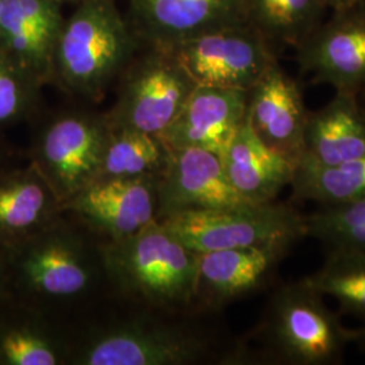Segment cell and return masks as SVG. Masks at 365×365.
Instances as JSON below:
<instances>
[{"instance_id":"3957f363","label":"cell","mask_w":365,"mask_h":365,"mask_svg":"<svg viewBox=\"0 0 365 365\" xmlns=\"http://www.w3.org/2000/svg\"><path fill=\"white\" fill-rule=\"evenodd\" d=\"M111 298L161 312H194L197 253L161 223L103 241ZM197 312V310H196Z\"/></svg>"},{"instance_id":"83f0119b","label":"cell","mask_w":365,"mask_h":365,"mask_svg":"<svg viewBox=\"0 0 365 365\" xmlns=\"http://www.w3.org/2000/svg\"><path fill=\"white\" fill-rule=\"evenodd\" d=\"M351 331V344H356L363 352H365V322L361 327L349 329Z\"/></svg>"},{"instance_id":"5bb4252c","label":"cell","mask_w":365,"mask_h":365,"mask_svg":"<svg viewBox=\"0 0 365 365\" xmlns=\"http://www.w3.org/2000/svg\"><path fill=\"white\" fill-rule=\"evenodd\" d=\"M130 15L137 37L164 51L211 30L248 24L244 0H130Z\"/></svg>"},{"instance_id":"d6a6232c","label":"cell","mask_w":365,"mask_h":365,"mask_svg":"<svg viewBox=\"0 0 365 365\" xmlns=\"http://www.w3.org/2000/svg\"><path fill=\"white\" fill-rule=\"evenodd\" d=\"M58 3H63V1H78V3H86V1H90V0H57Z\"/></svg>"},{"instance_id":"4dcf8cb0","label":"cell","mask_w":365,"mask_h":365,"mask_svg":"<svg viewBox=\"0 0 365 365\" xmlns=\"http://www.w3.org/2000/svg\"><path fill=\"white\" fill-rule=\"evenodd\" d=\"M356 95H357L359 105H360V108H361V111H363V114H364L365 117V87L364 88H361L360 91L356 92Z\"/></svg>"},{"instance_id":"52a82bcc","label":"cell","mask_w":365,"mask_h":365,"mask_svg":"<svg viewBox=\"0 0 365 365\" xmlns=\"http://www.w3.org/2000/svg\"><path fill=\"white\" fill-rule=\"evenodd\" d=\"M197 86L172 53L153 48L119 76L117 102L103 114L110 130L160 135Z\"/></svg>"},{"instance_id":"603a6c76","label":"cell","mask_w":365,"mask_h":365,"mask_svg":"<svg viewBox=\"0 0 365 365\" xmlns=\"http://www.w3.org/2000/svg\"><path fill=\"white\" fill-rule=\"evenodd\" d=\"M170 158V148L158 135L110 130L98 179H160Z\"/></svg>"},{"instance_id":"d6986e66","label":"cell","mask_w":365,"mask_h":365,"mask_svg":"<svg viewBox=\"0 0 365 365\" xmlns=\"http://www.w3.org/2000/svg\"><path fill=\"white\" fill-rule=\"evenodd\" d=\"M221 158L227 180L248 203L276 200L291 185L297 165L264 144L247 119Z\"/></svg>"},{"instance_id":"f546056e","label":"cell","mask_w":365,"mask_h":365,"mask_svg":"<svg viewBox=\"0 0 365 365\" xmlns=\"http://www.w3.org/2000/svg\"><path fill=\"white\" fill-rule=\"evenodd\" d=\"M10 164H11V153L7 150L4 145L0 144V170L6 168Z\"/></svg>"},{"instance_id":"30bf717a","label":"cell","mask_w":365,"mask_h":365,"mask_svg":"<svg viewBox=\"0 0 365 365\" xmlns=\"http://www.w3.org/2000/svg\"><path fill=\"white\" fill-rule=\"evenodd\" d=\"M295 58L313 83L357 92L365 87V0L331 11L299 46Z\"/></svg>"},{"instance_id":"4316f807","label":"cell","mask_w":365,"mask_h":365,"mask_svg":"<svg viewBox=\"0 0 365 365\" xmlns=\"http://www.w3.org/2000/svg\"><path fill=\"white\" fill-rule=\"evenodd\" d=\"M11 299H13V297H11V291L9 286L6 265H4V260H3V256L0 252V310Z\"/></svg>"},{"instance_id":"5b68a950","label":"cell","mask_w":365,"mask_h":365,"mask_svg":"<svg viewBox=\"0 0 365 365\" xmlns=\"http://www.w3.org/2000/svg\"><path fill=\"white\" fill-rule=\"evenodd\" d=\"M138 37L113 0L81 3L56 42L52 78L64 91L99 102L134 60Z\"/></svg>"},{"instance_id":"f1b7e54d","label":"cell","mask_w":365,"mask_h":365,"mask_svg":"<svg viewBox=\"0 0 365 365\" xmlns=\"http://www.w3.org/2000/svg\"><path fill=\"white\" fill-rule=\"evenodd\" d=\"M357 0H324V3L327 4V9L330 11H336L339 9H344L346 6H351L353 3H356Z\"/></svg>"},{"instance_id":"7402d4cb","label":"cell","mask_w":365,"mask_h":365,"mask_svg":"<svg viewBox=\"0 0 365 365\" xmlns=\"http://www.w3.org/2000/svg\"><path fill=\"white\" fill-rule=\"evenodd\" d=\"M289 187L295 199L321 206L361 199L365 197V157L327 165L303 155Z\"/></svg>"},{"instance_id":"7c38bea8","label":"cell","mask_w":365,"mask_h":365,"mask_svg":"<svg viewBox=\"0 0 365 365\" xmlns=\"http://www.w3.org/2000/svg\"><path fill=\"white\" fill-rule=\"evenodd\" d=\"M157 185L158 179H98L63 210L102 241H117L158 222Z\"/></svg>"},{"instance_id":"4fadbf2b","label":"cell","mask_w":365,"mask_h":365,"mask_svg":"<svg viewBox=\"0 0 365 365\" xmlns=\"http://www.w3.org/2000/svg\"><path fill=\"white\" fill-rule=\"evenodd\" d=\"M310 111L298 81L276 60L248 90L247 120L261 141L295 164L304 153Z\"/></svg>"},{"instance_id":"484cf974","label":"cell","mask_w":365,"mask_h":365,"mask_svg":"<svg viewBox=\"0 0 365 365\" xmlns=\"http://www.w3.org/2000/svg\"><path fill=\"white\" fill-rule=\"evenodd\" d=\"M43 83L0 51V128L31 117Z\"/></svg>"},{"instance_id":"e0dca14e","label":"cell","mask_w":365,"mask_h":365,"mask_svg":"<svg viewBox=\"0 0 365 365\" xmlns=\"http://www.w3.org/2000/svg\"><path fill=\"white\" fill-rule=\"evenodd\" d=\"M72 325L11 299L0 310V365H71Z\"/></svg>"},{"instance_id":"ba28073f","label":"cell","mask_w":365,"mask_h":365,"mask_svg":"<svg viewBox=\"0 0 365 365\" xmlns=\"http://www.w3.org/2000/svg\"><path fill=\"white\" fill-rule=\"evenodd\" d=\"M108 134L105 115L68 111L36 130L27 157L64 203L99 178Z\"/></svg>"},{"instance_id":"d4e9b609","label":"cell","mask_w":365,"mask_h":365,"mask_svg":"<svg viewBox=\"0 0 365 365\" xmlns=\"http://www.w3.org/2000/svg\"><path fill=\"white\" fill-rule=\"evenodd\" d=\"M306 237L329 249L359 250L365 253V197L321 206L304 215Z\"/></svg>"},{"instance_id":"8992f818","label":"cell","mask_w":365,"mask_h":365,"mask_svg":"<svg viewBox=\"0 0 365 365\" xmlns=\"http://www.w3.org/2000/svg\"><path fill=\"white\" fill-rule=\"evenodd\" d=\"M161 223L195 253L274 242L298 244L306 237L304 215L274 200L188 211Z\"/></svg>"},{"instance_id":"6da1fadb","label":"cell","mask_w":365,"mask_h":365,"mask_svg":"<svg viewBox=\"0 0 365 365\" xmlns=\"http://www.w3.org/2000/svg\"><path fill=\"white\" fill-rule=\"evenodd\" d=\"M72 324L71 365L250 364L244 339H222L202 312H161L118 302Z\"/></svg>"},{"instance_id":"ffe728a7","label":"cell","mask_w":365,"mask_h":365,"mask_svg":"<svg viewBox=\"0 0 365 365\" xmlns=\"http://www.w3.org/2000/svg\"><path fill=\"white\" fill-rule=\"evenodd\" d=\"M303 155L327 165L365 157V117L356 92L336 90L327 105L310 113Z\"/></svg>"},{"instance_id":"1f68e13d","label":"cell","mask_w":365,"mask_h":365,"mask_svg":"<svg viewBox=\"0 0 365 365\" xmlns=\"http://www.w3.org/2000/svg\"><path fill=\"white\" fill-rule=\"evenodd\" d=\"M3 7H4V0H0V24H1V16H3Z\"/></svg>"},{"instance_id":"9a60e30c","label":"cell","mask_w":365,"mask_h":365,"mask_svg":"<svg viewBox=\"0 0 365 365\" xmlns=\"http://www.w3.org/2000/svg\"><path fill=\"white\" fill-rule=\"evenodd\" d=\"M158 222L199 210L248 203L227 180L222 158L203 149L170 150L167 170L160 176Z\"/></svg>"},{"instance_id":"8fae6325","label":"cell","mask_w":365,"mask_h":365,"mask_svg":"<svg viewBox=\"0 0 365 365\" xmlns=\"http://www.w3.org/2000/svg\"><path fill=\"white\" fill-rule=\"evenodd\" d=\"M297 244L274 242L197 253L195 309L221 312L227 304L268 287Z\"/></svg>"},{"instance_id":"277c9868","label":"cell","mask_w":365,"mask_h":365,"mask_svg":"<svg viewBox=\"0 0 365 365\" xmlns=\"http://www.w3.org/2000/svg\"><path fill=\"white\" fill-rule=\"evenodd\" d=\"M249 339L256 364L337 365L351 331L303 277L274 288Z\"/></svg>"},{"instance_id":"9c48e42d","label":"cell","mask_w":365,"mask_h":365,"mask_svg":"<svg viewBox=\"0 0 365 365\" xmlns=\"http://www.w3.org/2000/svg\"><path fill=\"white\" fill-rule=\"evenodd\" d=\"M168 52L197 86L250 90L277 60L274 46L249 24L185 39Z\"/></svg>"},{"instance_id":"2e32d148","label":"cell","mask_w":365,"mask_h":365,"mask_svg":"<svg viewBox=\"0 0 365 365\" xmlns=\"http://www.w3.org/2000/svg\"><path fill=\"white\" fill-rule=\"evenodd\" d=\"M247 105L248 91L196 86L158 137L170 150L192 148L222 157L247 119Z\"/></svg>"},{"instance_id":"7a4b0ae2","label":"cell","mask_w":365,"mask_h":365,"mask_svg":"<svg viewBox=\"0 0 365 365\" xmlns=\"http://www.w3.org/2000/svg\"><path fill=\"white\" fill-rule=\"evenodd\" d=\"M0 252L13 299L57 319L72 325L113 299L103 241L66 212Z\"/></svg>"},{"instance_id":"44dd1931","label":"cell","mask_w":365,"mask_h":365,"mask_svg":"<svg viewBox=\"0 0 365 365\" xmlns=\"http://www.w3.org/2000/svg\"><path fill=\"white\" fill-rule=\"evenodd\" d=\"M247 21L276 46L297 48L327 18L324 0H244Z\"/></svg>"},{"instance_id":"cb8c5ba5","label":"cell","mask_w":365,"mask_h":365,"mask_svg":"<svg viewBox=\"0 0 365 365\" xmlns=\"http://www.w3.org/2000/svg\"><path fill=\"white\" fill-rule=\"evenodd\" d=\"M324 297L339 302V312L365 322V253L329 249L324 265L304 277Z\"/></svg>"},{"instance_id":"ac0fdd59","label":"cell","mask_w":365,"mask_h":365,"mask_svg":"<svg viewBox=\"0 0 365 365\" xmlns=\"http://www.w3.org/2000/svg\"><path fill=\"white\" fill-rule=\"evenodd\" d=\"M63 214V202L34 164L0 170V249L37 235Z\"/></svg>"}]
</instances>
